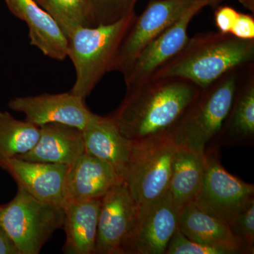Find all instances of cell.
Listing matches in <instances>:
<instances>
[{"label": "cell", "mask_w": 254, "mask_h": 254, "mask_svg": "<svg viewBox=\"0 0 254 254\" xmlns=\"http://www.w3.org/2000/svg\"><path fill=\"white\" fill-rule=\"evenodd\" d=\"M200 88L180 78H149L127 88L111 118L132 141L169 136Z\"/></svg>", "instance_id": "6da1fadb"}, {"label": "cell", "mask_w": 254, "mask_h": 254, "mask_svg": "<svg viewBox=\"0 0 254 254\" xmlns=\"http://www.w3.org/2000/svg\"><path fill=\"white\" fill-rule=\"evenodd\" d=\"M254 61V39L205 32L189 38L183 48L150 78H182L203 89L229 71Z\"/></svg>", "instance_id": "7a4b0ae2"}, {"label": "cell", "mask_w": 254, "mask_h": 254, "mask_svg": "<svg viewBox=\"0 0 254 254\" xmlns=\"http://www.w3.org/2000/svg\"><path fill=\"white\" fill-rule=\"evenodd\" d=\"M245 66L200 90L169 134L177 146L201 153L218 148Z\"/></svg>", "instance_id": "3957f363"}, {"label": "cell", "mask_w": 254, "mask_h": 254, "mask_svg": "<svg viewBox=\"0 0 254 254\" xmlns=\"http://www.w3.org/2000/svg\"><path fill=\"white\" fill-rule=\"evenodd\" d=\"M134 12L106 26L78 27L67 37V57L72 62L76 80L73 94L86 100L110 67L127 31L136 18Z\"/></svg>", "instance_id": "277c9868"}, {"label": "cell", "mask_w": 254, "mask_h": 254, "mask_svg": "<svg viewBox=\"0 0 254 254\" xmlns=\"http://www.w3.org/2000/svg\"><path fill=\"white\" fill-rule=\"evenodd\" d=\"M177 149L170 136L133 141L124 182L139 208L168 191Z\"/></svg>", "instance_id": "5b68a950"}, {"label": "cell", "mask_w": 254, "mask_h": 254, "mask_svg": "<svg viewBox=\"0 0 254 254\" xmlns=\"http://www.w3.org/2000/svg\"><path fill=\"white\" fill-rule=\"evenodd\" d=\"M64 220L63 208L40 201L20 187L14 198L0 208V225L21 254H39L63 227Z\"/></svg>", "instance_id": "8992f818"}, {"label": "cell", "mask_w": 254, "mask_h": 254, "mask_svg": "<svg viewBox=\"0 0 254 254\" xmlns=\"http://www.w3.org/2000/svg\"><path fill=\"white\" fill-rule=\"evenodd\" d=\"M204 175L193 203L200 210L230 225L254 200V186L225 170L218 148L205 153Z\"/></svg>", "instance_id": "52a82bcc"}, {"label": "cell", "mask_w": 254, "mask_h": 254, "mask_svg": "<svg viewBox=\"0 0 254 254\" xmlns=\"http://www.w3.org/2000/svg\"><path fill=\"white\" fill-rule=\"evenodd\" d=\"M197 0H150L143 12L136 16L127 31L110 71L125 76L137 57L156 37L177 21Z\"/></svg>", "instance_id": "ba28073f"}, {"label": "cell", "mask_w": 254, "mask_h": 254, "mask_svg": "<svg viewBox=\"0 0 254 254\" xmlns=\"http://www.w3.org/2000/svg\"><path fill=\"white\" fill-rule=\"evenodd\" d=\"M138 215V205L126 183L119 182L101 198L95 254H125Z\"/></svg>", "instance_id": "9c48e42d"}, {"label": "cell", "mask_w": 254, "mask_h": 254, "mask_svg": "<svg viewBox=\"0 0 254 254\" xmlns=\"http://www.w3.org/2000/svg\"><path fill=\"white\" fill-rule=\"evenodd\" d=\"M227 0H197L181 17L148 45L128 72L124 76L127 88L138 84L153 76L164 64L168 63L183 48L189 40V26L200 10L206 6L217 7Z\"/></svg>", "instance_id": "30bf717a"}, {"label": "cell", "mask_w": 254, "mask_h": 254, "mask_svg": "<svg viewBox=\"0 0 254 254\" xmlns=\"http://www.w3.org/2000/svg\"><path fill=\"white\" fill-rule=\"evenodd\" d=\"M180 210L169 190L144 207H138L136 225L125 254H165L178 229Z\"/></svg>", "instance_id": "8fae6325"}, {"label": "cell", "mask_w": 254, "mask_h": 254, "mask_svg": "<svg viewBox=\"0 0 254 254\" xmlns=\"http://www.w3.org/2000/svg\"><path fill=\"white\" fill-rule=\"evenodd\" d=\"M84 102L69 92L18 97L10 100L8 106L14 111L24 114L25 120L39 127L59 123L83 131L94 115L86 108Z\"/></svg>", "instance_id": "7c38bea8"}, {"label": "cell", "mask_w": 254, "mask_h": 254, "mask_svg": "<svg viewBox=\"0 0 254 254\" xmlns=\"http://www.w3.org/2000/svg\"><path fill=\"white\" fill-rule=\"evenodd\" d=\"M0 168L17 186L43 203L63 208L68 165L28 161L14 157L0 161Z\"/></svg>", "instance_id": "4fadbf2b"}, {"label": "cell", "mask_w": 254, "mask_h": 254, "mask_svg": "<svg viewBox=\"0 0 254 254\" xmlns=\"http://www.w3.org/2000/svg\"><path fill=\"white\" fill-rule=\"evenodd\" d=\"M122 181L123 179L110 164L85 152L68 166L65 180L64 203L101 199Z\"/></svg>", "instance_id": "5bb4252c"}, {"label": "cell", "mask_w": 254, "mask_h": 254, "mask_svg": "<svg viewBox=\"0 0 254 254\" xmlns=\"http://www.w3.org/2000/svg\"><path fill=\"white\" fill-rule=\"evenodd\" d=\"M11 14L26 23L31 46L51 59L67 58L68 39L58 23L35 0H4Z\"/></svg>", "instance_id": "9a60e30c"}, {"label": "cell", "mask_w": 254, "mask_h": 254, "mask_svg": "<svg viewBox=\"0 0 254 254\" xmlns=\"http://www.w3.org/2000/svg\"><path fill=\"white\" fill-rule=\"evenodd\" d=\"M82 134L85 152L110 164L124 181L133 141L124 136L111 117L94 114Z\"/></svg>", "instance_id": "2e32d148"}, {"label": "cell", "mask_w": 254, "mask_h": 254, "mask_svg": "<svg viewBox=\"0 0 254 254\" xmlns=\"http://www.w3.org/2000/svg\"><path fill=\"white\" fill-rule=\"evenodd\" d=\"M83 153L84 143L81 130L59 123L41 127V135L36 145L16 158L28 161L71 165Z\"/></svg>", "instance_id": "e0dca14e"}, {"label": "cell", "mask_w": 254, "mask_h": 254, "mask_svg": "<svg viewBox=\"0 0 254 254\" xmlns=\"http://www.w3.org/2000/svg\"><path fill=\"white\" fill-rule=\"evenodd\" d=\"M178 229L193 242L226 251L229 254H247L227 223L205 213L193 202L180 210Z\"/></svg>", "instance_id": "ac0fdd59"}, {"label": "cell", "mask_w": 254, "mask_h": 254, "mask_svg": "<svg viewBox=\"0 0 254 254\" xmlns=\"http://www.w3.org/2000/svg\"><path fill=\"white\" fill-rule=\"evenodd\" d=\"M254 141V64L242 69L232 109L219 145H253Z\"/></svg>", "instance_id": "d6986e66"}, {"label": "cell", "mask_w": 254, "mask_h": 254, "mask_svg": "<svg viewBox=\"0 0 254 254\" xmlns=\"http://www.w3.org/2000/svg\"><path fill=\"white\" fill-rule=\"evenodd\" d=\"M101 199L66 202L63 206L66 254H95Z\"/></svg>", "instance_id": "ffe728a7"}, {"label": "cell", "mask_w": 254, "mask_h": 254, "mask_svg": "<svg viewBox=\"0 0 254 254\" xmlns=\"http://www.w3.org/2000/svg\"><path fill=\"white\" fill-rule=\"evenodd\" d=\"M205 161V153L177 146L168 190L179 210L194 200L204 175Z\"/></svg>", "instance_id": "44dd1931"}, {"label": "cell", "mask_w": 254, "mask_h": 254, "mask_svg": "<svg viewBox=\"0 0 254 254\" xmlns=\"http://www.w3.org/2000/svg\"><path fill=\"white\" fill-rule=\"evenodd\" d=\"M40 135L41 127L16 120L9 112L0 110V161L30 151Z\"/></svg>", "instance_id": "7402d4cb"}, {"label": "cell", "mask_w": 254, "mask_h": 254, "mask_svg": "<svg viewBox=\"0 0 254 254\" xmlns=\"http://www.w3.org/2000/svg\"><path fill=\"white\" fill-rule=\"evenodd\" d=\"M58 23L66 38L78 27H94L85 0H35Z\"/></svg>", "instance_id": "603a6c76"}, {"label": "cell", "mask_w": 254, "mask_h": 254, "mask_svg": "<svg viewBox=\"0 0 254 254\" xmlns=\"http://www.w3.org/2000/svg\"><path fill=\"white\" fill-rule=\"evenodd\" d=\"M138 0H85L93 26L113 24L134 12Z\"/></svg>", "instance_id": "cb8c5ba5"}, {"label": "cell", "mask_w": 254, "mask_h": 254, "mask_svg": "<svg viewBox=\"0 0 254 254\" xmlns=\"http://www.w3.org/2000/svg\"><path fill=\"white\" fill-rule=\"evenodd\" d=\"M229 227L245 246L247 254H254V200L238 214Z\"/></svg>", "instance_id": "d4e9b609"}, {"label": "cell", "mask_w": 254, "mask_h": 254, "mask_svg": "<svg viewBox=\"0 0 254 254\" xmlns=\"http://www.w3.org/2000/svg\"><path fill=\"white\" fill-rule=\"evenodd\" d=\"M165 254H229L226 251L208 247L187 238L179 229L170 241Z\"/></svg>", "instance_id": "484cf974"}, {"label": "cell", "mask_w": 254, "mask_h": 254, "mask_svg": "<svg viewBox=\"0 0 254 254\" xmlns=\"http://www.w3.org/2000/svg\"><path fill=\"white\" fill-rule=\"evenodd\" d=\"M240 12L229 6H217L215 11V23L219 32L230 33Z\"/></svg>", "instance_id": "4316f807"}, {"label": "cell", "mask_w": 254, "mask_h": 254, "mask_svg": "<svg viewBox=\"0 0 254 254\" xmlns=\"http://www.w3.org/2000/svg\"><path fill=\"white\" fill-rule=\"evenodd\" d=\"M230 34L242 40L254 39V18L253 15L239 14Z\"/></svg>", "instance_id": "83f0119b"}, {"label": "cell", "mask_w": 254, "mask_h": 254, "mask_svg": "<svg viewBox=\"0 0 254 254\" xmlns=\"http://www.w3.org/2000/svg\"><path fill=\"white\" fill-rule=\"evenodd\" d=\"M0 254H21L2 227L0 225Z\"/></svg>", "instance_id": "f1b7e54d"}, {"label": "cell", "mask_w": 254, "mask_h": 254, "mask_svg": "<svg viewBox=\"0 0 254 254\" xmlns=\"http://www.w3.org/2000/svg\"><path fill=\"white\" fill-rule=\"evenodd\" d=\"M244 7L250 11L252 14L254 13V0H238Z\"/></svg>", "instance_id": "f546056e"}, {"label": "cell", "mask_w": 254, "mask_h": 254, "mask_svg": "<svg viewBox=\"0 0 254 254\" xmlns=\"http://www.w3.org/2000/svg\"><path fill=\"white\" fill-rule=\"evenodd\" d=\"M0 208H1V205H0Z\"/></svg>", "instance_id": "4dcf8cb0"}]
</instances>
